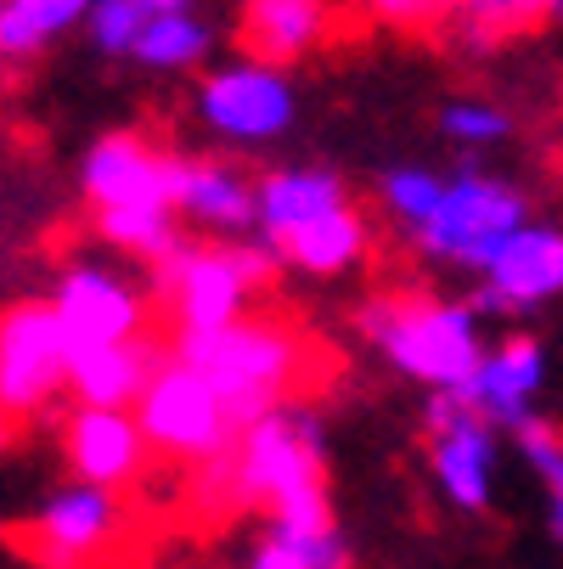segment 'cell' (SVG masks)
<instances>
[{
	"label": "cell",
	"mask_w": 563,
	"mask_h": 569,
	"mask_svg": "<svg viewBox=\"0 0 563 569\" xmlns=\"http://www.w3.org/2000/svg\"><path fill=\"white\" fill-rule=\"evenodd\" d=\"M513 435V451L524 457V468L535 473V485H541V502H546V536H552V547L563 552V429L557 423H546L541 412H530L519 429H507Z\"/></svg>",
	"instance_id": "24"
},
{
	"label": "cell",
	"mask_w": 563,
	"mask_h": 569,
	"mask_svg": "<svg viewBox=\"0 0 563 569\" xmlns=\"http://www.w3.org/2000/svg\"><path fill=\"white\" fill-rule=\"evenodd\" d=\"M91 0H0V68L34 62L51 40L86 29Z\"/></svg>",
	"instance_id": "21"
},
{
	"label": "cell",
	"mask_w": 563,
	"mask_h": 569,
	"mask_svg": "<svg viewBox=\"0 0 563 569\" xmlns=\"http://www.w3.org/2000/svg\"><path fill=\"white\" fill-rule=\"evenodd\" d=\"M462 0H344L350 23L383 29V34H445Z\"/></svg>",
	"instance_id": "26"
},
{
	"label": "cell",
	"mask_w": 563,
	"mask_h": 569,
	"mask_svg": "<svg viewBox=\"0 0 563 569\" xmlns=\"http://www.w3.org/2000/svg\"><path fill=\"white\" fill-rule=\"evenodd\" d=\"M473 305L485 310V321L496 316H530L546 310L552 299H563V226L546 220H524L502 249L473 271Z\"/></svg>",
	"instance_id": "12"
},
{
	"label": "cell",
	"mask_w": 563,
	"mask_h": 569,
	"mask_svg": "<svg viewBox=\"0 0 563 569\" xmlns=\"http://www.w3.org/2000/svg\"><path fill=\"white\" fill-rule=\"evenodd\" d=\"M0 282H7V266H0Z\"/></svg>",
	"instance_id": "32"
},
{
	"label": "cell",
	"mask_w": 563,
	"mask_h": 569,
	"mask_svg": "<svg viewBox=\"0 0 563 569\" xmlns=\"http://www.w3.org/2000/svg\"><path fill=\"white\" fill-rule=\"evenodd\" d=\"M225 468H231V502L260 508L265 519L333 502L328 497V435H321V418L304 400H282L237 429Z\"/></svg>",
	"instance_id": "4"
},
{
	"label": "cell",
	"mask_w": 563,
	"mask_h": 569,
	"mask_svg": "<svg viewBox=\"0 0 563 569\" xmlns=\"http://www.w3.org/2000/svg\"><path fill=\"white\" fill-rule=\"evenodd\" d=\"M440 192H445V176H434V170H423V164H394V170L378 181V203H383V214L394 220L400 237L418 231V226L434 214Z\"/></svg>",
	"instance_id": "27"
},
{
	"label": "cell",
	"mask_w": 563,
	"mask_h": 569,
	"mask_svg": "<svg viewBox=\"0 0 563 569\" xmlns=\"http://www.w3.org/2000/svg\"><path fill=\"white\" fill-rule=\"evenodd\" d=\"M333 203H350V187L321 170V164H288V170H271L254 181V237H282L288 226L299 220H315L328 214Z\"/></svg>",
	"instance_id": "20"
},
{
	"label": "cell",
	"mask_w": 563,
	"mask_h": 569,
	"mask_svg": "<svg viewBox=\"0 0 563 569\" xmlns=\"http://www.w3.org/2000/svg\"><path fill=\"white\" fill-rule=\"evenodd\" d=\"M423 429H429V473L440 485V497L456 513H491V502H496V462H502V429L485 423L479 412H468L451 389L429 395Z\"/></svg>",
	"instance_id": "10"
},
{
	"label": "cell",
	"mask_w": 563,
	"mask_h": 569,
	"mask_svg": "<svg viewBox=\"0 0 563 569\" xmlns=\"http://www.w3.org/2000/svg\"><path fill=\"white\" fill-rule=\"evenodd\" d=\"M243 569H315V563H310V558L282 536V530H271V525H265V536L254 541V552H249V563H243Z\"/></svg>",
	"instance_id": "29"
},
{
	"label": "cell",
	"mask_w": 563,
	"mask_h": 569,
	"mask_svg": "<svg viewBox=\"0 0 563 569\" xmlns=\"http://www.w3.org/2000/svg\"><path fill=\"white\" fill-rule=\"evenodd\" d=\"M541 23H546V0H462L456 18L445 23V40L468 57H491Z\"/></svg>",
	"instance_id": "23"
},
{
	"label": "cell",
	"mask_w": 563,
	"mask_h": 569,
	"mask_svg": "<svg viewBox=\"0 0 563 569\" xmlns=\"http://www.w3.org/2000/svg\"><path fill=\"white\" fill-rule=\"evenodd\" d=\"M62 457H68L73 479H97V485H113V491H130L152 468V446L141 435L135 406L73 400V412L62 418Z\"/></svg>",
	"instance_id": "14"
},
{
	"label": "cell",
	"mask_w": 563,
	"mask_h": 569,
	"mask_svg": "<svg viewBox=\"0 0 563 569\" xmlns=\"http://www.w3.org/2000/svg\"><path fill=\"white\" fill-rule=\"evenodd\" d=\"M271 249L299 277H321V282H328V277H350L372 254V220L355 203H333L328 214L299 220L282 237H271Z\"/></svg>",
	"instance_id": "18"
},
{
	"label": "cell",
	"mask_w": 563,
	"mask_h": 569,
	"mask_svg": "<svg viewBox=\"0 0 563 569\" xmlns=\"http://www.w3.org/2000/svg\"><path fill=\"white\" fill-rule=\"evenodd\" d=\"M51 305L62 316V328L73 345H119V339H147L152 333V288H141L135 277H124L108 260H73L57 288Z\"/></svg>",
	"instance_id": "11"
},
{
	"label": "cell",
	"mask_w": 563,
	"mask_h": 569,
	"mask_svg": "<svg viewBox=\"0 0 563 569\" xmlns=\"http://www.w3.org/2000/svg\"><path fill=\"white\" fill-rule=\"evenodd\" d=\"M7 446H12V418L0 412V457H7Z\"/></svg>",
	"instance_id": "30"
},
{
	"label": "cell",
	"mask_w": 563,
	"mask_h": 569,
	"mask_svg": "<svg viewBox=\"0 0 563 569\" xmlns=\"http://www.w3.org/2000/svg\"><path fill=\"white\" fill-rule=\"evenodd\" d=\"M361 339L406 378L434 389L468 383L485 356V310L473 299H445L429 288H378L355 310Z\"/></svg>",
	"instance_id": "1"
},
{
	"label": "cell",
	"mask_w": 563,
	"mask_h": 569,
	"mask_svg": "<svg viewBox=\"0 0 563 569\" xmlns=\"http://www.w3.org/2000/svg\"><path fill=\"white\" fill-rule=\"evenodd\" d=\"M277 249L265 237H175L164 254L147 266V288L164 305L170 333H209L225 321L249 316L254 299L277 277Z\"/></svg>",
	"instance_id": "3"
},
{
	"label": "cell",
	"mask_w": 563,
	"mask_h": 569,
	"mask_svg": "<svg viewBox=\"0 0 563 569\" xmlns=\"http://www.w3.org/2000/svg\"><path fill=\"white\" fill-rule=\"evenodd\" d=\"M524 220H530L524 187L479 164H462L456 176H445L434 214L418 231H406V249L440 271H479Z\"/></svg>",
	"instance_id": "5"
},
{
	"label": "cell",
	"mask_w": 563,
	"mask_h": 569,
	"mask_svg": "<svg viewBox=\"0 0 563 569\" xmlns=\"http://www.w3.org/2000/svg\"><path fill=\"white\" fill-rule=\"evenodd\" d=\"M158 361H164V345L152 333L119 339V345H73L68 395L86 400V406H135Z\"/></svg>",
	"instance_id": "19"
},
{
	"label": "cell",
	"mask_w": 563,
	"mask_h": 569,
	"mask_svg": "<svg viewBox=\"0 0 563 569\" xmlns=\"http://www.w3.org/2000/svg\"><path fill=\"white\" fill-rule=\"evenodd\" d=\"M339 23H350L344 0H243L237 12V46L260 62L293 68L333 46Z\"/></svg>",
	"instance_id": "16"
},
{
	"label": "cell",
	"mask_w": 563,
	"mask_h": 569,
	"mask_svg": "<svg viewBox=\"0 0 563 569\" xmlns=\"http://www.w3.org/2000/svg\"><path fill=\"white\" fill-rule=\"evenodd\" d=\"M541 389H546V350H541V339L507 333L502 345H485V356H479V367L468 372V383H456L451 395L468 406V412L485 418V423L519 429L535 412Z\"/></svg>",
	"instance_id": "15"
},
{
	"label": "cell",
	"mask_w": 563,
	"mask_h": 569,
	"mask_svg": "<svg viewBox=\"0 0 563 569\" xmlns=\"http://www.w3.org/2000/svg\"><path fill=\"white\" fill-rule=\"evenodd\" d=\"M198 124L220 141V147H271L293 130L299 119V91L288 68L260 62V57H237L225 68H209L198 79V97H192Z\"/></svg>",
	"instance_id": "8"
},
{
	"label": "cell",
	"mask_w": 563,
	"mask_h": 569,
	"mask_svg": "<svg viewBox=\"0 0 563 569\" xmlns=\"http://www.w3.org/2000/svg\"><path fill=\"white\" fill-rule=\"evenodd\" d=\"M170 350L187 356L225 395L237 429L271 412V406L293 400L321 367L315 339H304L293 321L260 316V310L225 321V328H209V333H170Z\"/></svg>",
	"instance_id": "2"
},
{
	"label": "cell",
	"mask_w": 563,
	"mask_h": 569,
	"mask_svg": "<svg viewBox=\"0 0 563 569\" xmlns=\"http://www.w3.org/2000/svg\"><path fill=\"white\" fill-rule=\"evenodd\" d=\"M209 57H214V23L203 18V7L158 12L130 51V62L147 73H198Z\"/></svg>",
	"instance_id": "22"
},
{
	"label": "cell",
	"mask_w": 563,
	"mask_h": 569,
	"mask_svg": "<svg viewBox=\"0 0 563 569\" xmlns=\"http://www.w3.org/2000/svg\"><path fill=\"white\" fill-rule=\"evenodd\" d=\"M440 130L468 152H485V147H502L513 136V113H502L496 102H479V97H456L440 108Z\"/></svg>",
	"instance_id": "28"
},
{
	"label": "cell",
	"mask_w": 563,
	"mask_h": 569,
	"mask_svg": "<svg viewBox=\"0 0 563 569\" xmlns=\"http://www.w3.org/2000/svg\"><path fill=\"white\" fill-rule=\"evenodd\" d=\"M135 418H141L152 457L181 462V468H198L237 440V418H231L225 395L175 350H164V361L152 367V378L135 400Z\"/></svg>",
	"instance_id": "6"
},
{
	"label": "cell",
	"mask_w": 563,
	"mask_h": 569,
	"mask_svg": "<svg viewBox=\"0 0 563 569\" xmlns=\"http://www.w3.org/2000/svg\"><path fill=\"white\" fill-rule=\"evenodd\" d=\"M175 7H198V0H91L86 12V40L102 51V57H130L141 29L158 18V12H175Z\"/></svg>",
	"instance_id": "25"
},
{
	"label": "cell",
	"mask_w": 563,
	"mask_h": 569,
	"mask_svg": "<svg viewBox=\"0 0 563 569\" xmlns=\"http://www.w3.org/2000/svg\"><path fill=\"white\" fill-rule=\"evenodd\" d=\"M124 536H130V508L113 485L97 479H73L62 491H51L23 525V547L46 569H91L113 558Z\"/></svg>",
	"instance_id": "9"
},
{
	"label": "cell",
	"mask_w": 563,
	"mask_h": 569,
	"mask_svg": "<svg viewBox=\"0 0 563 569\" xmlns=\"http://www.w3.org/2000/svg\"><path fill=\"white\" fill-rule=\"evenodd\" d=\"M175 209L187 226L209 237L254 231V176L231 158H181L175 164Z\"/></svg>",
	"instance_id": "17"
},
{
	"label": "cell",
	"mask_w": 563,
	"mask_h": 569,
	"mask_svg": "<svg viewBox=\"0 0 563 569\" xmlns=\"http://www.w3.org/2000/svg\"><path fill=\"white\" fill-rule=\"evenodd\" d=\"M175 164L181 152L158 147L141 130H113L97 136L79 158V192L91 209H175Z\"/></svg>",
	"instance_id": "13"
},
{
	"label": "cell",
	"mask_w": 563,
	"mask_h": 569,
	"mask_svg": "<svg viewBox=\"0 0 563 569\" xmlns=\"http://www.w3.org/2000/svg\"><path fill=\"white\" fill-rule=\"evenodd\" d=\"M73 339L51 299H12L0 305V412L12 423L46 418L68 395Z\"/></svg>",
	"instance_id": "7"
},
{
	"label": "cell",
	"mask_w": 563,
	"mask_h": 569,
	"mask_svg": "<svg viewBox=\"0 0 563 569\" xmlns=\"http://www.w3.org/2000/svg\"><path fill=\"white\" fill-rule=\"evenodd\" d=\"M546 23H563V0H546Z\"/></svg>",
	"instance_id": "31"
}]
</instances>
